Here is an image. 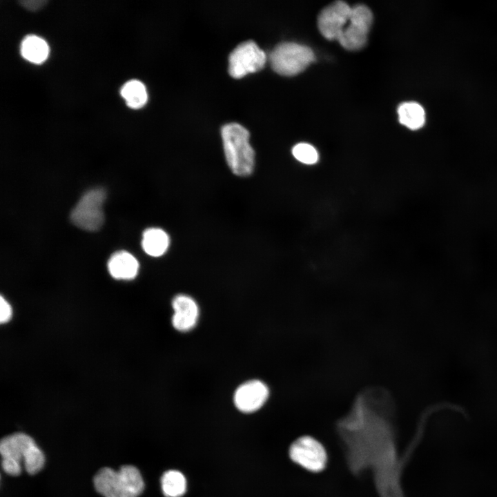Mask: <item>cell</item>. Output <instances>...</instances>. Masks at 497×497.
<instances>
[{"label": "cell", "instance_id": "cell-4", "mask_svg": "<svg viewBox=\"0 0 497 497\" xmlns=\"http://www.w3.org/2000/svg\"><path fill=\"white\" fill-rule=\"evenodd\" d=\"M269 59L276 72L292 76L305 70L314 61V54L308 46L295 42H282L272 50Z\"/></svg>", "mask_w": 497, "mask_h": 497}, {"label": "cell", "instance_id": "cell-9", "mask_svg": "<svg viewBox=\"0 0 497 497\" xmlns=\"http://www.w3.org/2000/svg\"><path fill=\"white\" fill-rule=\"evenodd\" d=\"M351 7L342 1H336L324 8L318 17V27L329 40H338L347 23Z\"/></svg>", "mask_w": 497, "mask_h": 497}, {"label": "cell", "instance_id": "cell-11", "mask_svg": "<svg viewBox=\"0 0 497 497\" xmlns=\"http://www.w3.org/2000/svg\"><path fill=\"white\" fill-rule=\"evenodd\" d=\"M172 306L174 311L172 324L176 330L188 331L195 327L199 309L193 298L184 294L177 295L173 300Z\"/></svg>", "mask_w": 497, "mask_h": 497}, {"label": "cell", "instance_id": "cell-16", "mask_svg": "<svg viewBox=\"0 0 497 497\" xmlns=\"http://www.w3.org/2000/svg\"><path fill=\"white\" fill-rule=\"evenodd\" d=\"M120 94L126 105L134 109L144 106L148 99L145 85L137 79H131L126 82L121 88Z\"/></svg>", "mask_w": 497, "mask_h": 497}, {"label": "cell", "instance_id": "cell-1", "mask_svg": "<svg viewBox=\"0 0 497 497\" xmlns=\"http://www.w3.org/2000/svg\"><path fill=\"white\" fill-rule=\"evenodd\" d=\"M0 453L3 471L11 476L21 472V461L26 471L35 474L43 467L45 457L34 439L23 433H15L1 439Z\"/></svg>", "mask_w": 497, "mask_h": 497}, {"label": "cell", "instance_id": "cell-6", "mask_svg": "<svg viewBox=\"0 0 497 497\" xmlns=\"http://www.w3.org/2000/svg\"><path fill=\"white\" fill-rule=\"evenodd\" d=\"M373 22L370 9L364 5L351 8L349 21L341 32L338 41L349 50H360L364 46Z\"/></svg>", "mask_w": 497, "mask_h": 497}, {"label": "cell", "instance_id": "cell-3", "mask_svg": "<svg viewBox=\"0 0 497 497\" xmlns=\"http://www.w3.org/2000/svg\"><path fill=\"white\" fill-rule=\"evenodd\" d=\"M96 491L104 497H137L144 489L139 469L135 466H121L118 471L109 467L99 469L94 476Z\"/></svg>", "mask_w": 497, "mask_h": 497}, {"label": "cell", "instance_id": "cell-10", "mask_svg": "<svg viewBox=\"0 0 497 497\" xmlns=\"http://www.w3.org/2000/svg\"><path fill=\"white\" fill-rule=\"evenodd\" d=\"M269 396L266 384L259 380H248L235 391L233 401L236 408L244 413H252L260 409Z\"/></svg>", "mask_w": 497, "mask_h": 497}, {"label": "cell", "instance_id": "cell-12", "mask_svg": "<svg viewBox=\"0 0 497 497\" xmlns=\"http://www.w3.org/2000/svg\"><path fill=\"white\" fill-rule=\"evenodd\" d=\"M107 267L110 275L116 280H130L139 271V262L130 253L119 251L109 258Z\"/></svg>", "mask_w": 497, "mask_h": 497}, {"label": "cell", "instance_id": "cell-2", "mask_svg": "<svg viewBox=\"0 0 497 497\" xmlns=\"http://www.w3.org/2000/svg\"><path fill=\"white\" fill-rule=\"evenodd\" d=\"M222 137L226 162L231 171L238 176L253 173L255 152L249 143V132L242 125L231 122L222 127Z\"/></svg>", "mask_w": 497, "mask_h": 497}, {"label": "cell", "instance_id": "cell-18", "mask_svg": "<svg viewBox=\"0 0 497 497\" xmlns=\"http://www.w3.org/2000/svg\"><path fill=\"white\" fill-rule=\"evenodd\" d=\"M292 154L298 161L305 164H314L319 158L316 149L307 143L295 145L292 148Z\"/></svg>", "mask_w": 497, "mask_h": 497}, {"label": "cell", "instance_id": "cell-14", "mask_svg": "<svg viewBox=\"0 0 497 497\" xmlns=\"http://www.w3.org/2000/svg\"><path fill=\"white\" fill-rule=\"evenodd\" d=\"M21 56L27 61L39 64L45 61L49 54V47L41 37L29 35L26 36L20 45Z\"/></svg>", "mask_w": 497, "mask_h": 497}, {"label": "cell", "instance_id": "cell-5", "mask_svg": "<svg viewBox=\"0 0 497 497\" xmlns=\"http://www.w3.org/2000/svg\"><path fill=\"white\" fill-rule=\"evenodd\" d=\"M105 199L106 192L102 188L87 191L72 210V222L86 231L99 230L104 222L103 205Z\"/></svg>", "mask_w": 497, "mask_h": 497}, {"label": "cell", "instance_id": "cell-19", "mask_svg": "<svg viewBox=\"0 0 497 497\" xmlns=\"http://www.w3.org/2000/svg\"><path fill=\"white\" fill-rule=\"evenodd\" d=\"M12 315V309L10 303L3 298L1 297L0 301V320L2 324L9 322Z\"/></svg>", "mask_w": 497, "mask_h": 497}, {"label": "cell", "instance_id": "cell-20", "mask_svg": "<svg viewBox=\"0 0 497 497\" xmlns=\"http://www.w3.org/2000/svg\"><path fill=\"white\" fill-rule=\"evenodd\" d=\"M48 1L46 0L20 1L21 6L30 11L39 10L43 8Z\"/></svg>", "mask_w": 497, "mask_h": 497}, {"label": "cell", "instance_id": "cell-13", "mask_svg": "<svg viewBox=\"0 0 497 497\" xmlns=\"http://www.w3.org/2000/svg\"><path fill=\"white\" fill-rule=\"evenodd\" d=\"M170 244L169 236L159 228H149L142 235V246L146 254L152 257L164 255Z\"/></svg>", "mask_w": 497, "mask_h": 497}, {"label": "cell", "instance_id": "cell-17", "mask_svg": "<svg viewBox=\"0 0 497 497\" xmlns=\"http://www.w3.org/2000/svg\"><path fill=\"white\" fill-rule=\"evenodd\" d=\"M161 486L166 497H181L186 490V480L177 470H168L161 478Z\"/></svg>", "mask_w": 497, "mask_h": 497}, {"label": "cell", "instance_id": "cell-7", "mask_svg": "<svg viewBox=\"0 0 497 497\" xmlns=\"http://www.w3.org/2000/svg\"><path fill=\"white\" fill-rule=\"evenodd\" d=\"M289 454L293 462L311 472H320L327 465V454L324 447L309 436H301L293 442Z\"/></svg>", "mask_w": 497, "mask_h": 497}, {"label": "cell", "instance_id": "cell-15", "mask_svg": "<svg viewBox=\"0 0 497 497\" xmlns=\"http://www.w3.org/2000/svg\"><path fill=\"white\" fill-rule=\"evenodd\" d=\"M398 114L400 122L411 130H418L425 124V110L416 102L409 101L401 104L398 108Z\"/></svg>", "mask_w": 497, "mask_h": 497}, {"label": "cell", "instance_id": "cell-8", "mask_svg": "<svg viewBox=\"0 0 497 497\" xmlns=\"http://www.w3.org/2000/svg\"><path fill=\"white\" fill-rule=\"evenodd\" d=\"M266 60L264 51L253 40L239 43L228 57V72L235 78L261 69Z\"/></svg>", "mask_w": 497, "mask_h": 497}]
</instances>
